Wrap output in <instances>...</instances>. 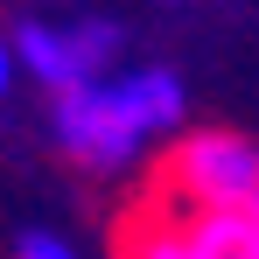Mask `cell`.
I'll return each mask as SVG.
<instances>
[{
  "label": "cell",
  "instance_id": "cell-1",
  "mask_svg": "<svg viewBox=\"0 0 259 259\" xmlns=\"http://www.w3.org/2000/svg\"><path fill=\"white\" fill-rule=\"evenodd\" d=\"M182 77L175 70H126V77H91L77 91H56V147L91 168H119L140 154L154 126L182 119Z\"/></svg>",
  "mask_w": 259,
  "mask_h": 259
},
{
  "label": "cell",
  "instance_id": "cell-2",
  "mask_svg": "<svg viewBox=\"0 0 259 259\" xmlns=\"http://www.w3.org/2000/svg\"><path fill=\"white\" fill-rule=\"evenodd\" d=\"M154 175L175 182L196 210H210V203H259V147L238 140V133H189Z\"/></svg>",
  "mask_w": 259,
  "mask_h": 259
},
{
  "label": "cell",
  "instance_id": "cell-3",
  "mask_svg": "<svg viewBox=\"0 0 259 259\" xmlns=\"http://www.w3.org/2000/svg\"><path fill=\"white\" fill-rule=\"evenodd\" d=\"M119 21H70V28H56V21H28V28H14V56L42 77L49 91H77L91 77H105V63L119 56Z\"/></svg>",
  "mask_w": 259,
  "mask_h": 259
},
{
  "label": "cell",
  "instance_id": "cell-4",
  "mask_svg": "<svg viewBox=\"0 0 259 259\" xmlns=\"http://www.w3.org/2000/svg\"><path fill=\"white\" fill-rule=\"evenodd\" d=\"M196 259H259V203H210L189 224Z\"/></svg>",
  "mask_w": 259,
  "mask_h": 259
},
{
  "label": "cell",
  "instance_id": "cell-5",
  "mask_svg": "<svg viewBox=\"0 0 259 259\" xmlns=\"http://www.w3.org/2000/svg\"><path fill=\"white\" fill-rule=\"evenodd\" d=\"M119 259H196V245H189V224H182V217L140 203L133 224L119 231Z\"/></svg>",
  "mask_w": 259,
  "mask_h": 259
},
{
  "label": "cell",
  "instance_id": "cell-6",
  "mask_svg": "<svg viewBox=\"0 0 259 259\" xmlns=\"http://www.w3.org/2000/svg\"><path fill=\"white\" fill-rule=\"evenodd\" d=\"M14 259H77V252H70V245H63L56 231H28V238H21V252H14Z\"/></svg>",
  "mask_w": 259,
  "mask_h": 259
}]
</instances>
